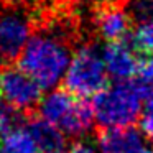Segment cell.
<instances>
[{
	"instance_id": "obj_7",
	"label": "cell",
	"mask_w": 153,
	"mask_h": 153,
	"mask_svg": "<svg viewBox=\"0 0 153 153\" xmlns=\"http://www.w3.org/2000/svg\"><path fill=\"white\" fill-rule=\"evenodd\" d=\"M96 27L100 38L110 41H125L132 33V17L123 8L120 0H107L99 7Z\"/></svg>"
},
{
	"instance_id": "obj_5",
	"label": "cell",
	"mask_w": 153,
	"mask_h": 153,
	"mask_svg": "<svg viewBox=\"0 0 153 153\" xmlns=\"http://www.w3.org/2000/svg\"><path fill=\"white\" fill-rule=\"evenodd\" d=\"M41 94L43 87L33 76L20 66H13V63L4 64V69L0 71V96L5 102L15 107L25 117H30L40 105Z\"/></svg>"
},
{
	"instance_id": "obj_16",
	"label": "cell",
	"mask_w": 153,
	"mask_h": 153,
	"mask_svg": "<svg viewBox=\"0 0 153 153\" xmlns=\"http://www.w3.org/2000/svg\"><path fill=\"white\" fill-rule=\"evenodd\" d=\"M130 15L135 22L153 18V0H130Z\"/></svg>"
},
{
	"instance_id": "obj_10",
	"label": "cell",
	"mask_w": 153,
	"mask_h": 153,
	"mask_svg": "<svg viewBox=\"0 0 153 153\" xmlns=\"http://www.w3.org/2000/svg\"><path fill=\"white\" fill-rule=\"evenodd\" d=\"M25 122H27L28 133L33 138V142L40 153H51V152L64 148L63 132L58 127H54L53 123H50L46 119L33 114V115L27 117Z\"/></svg>"
},
{
	"instance_id": "obj_18",
	"label": "cell",
	"mask_w": 153,
	"mask_h": 153,
	"mask_svg": "<svg viewBox=\"0 0 153 153\" xmlns=\"http://www.w3.org/2000/svg\"><path fill=\"white\" fill-rule=\"evenodd\" d=\"M137 153H153V152H152V150H148V148H140Z\"/></svg>"
},
{
	"instance_id": "obj_8",
	"label": "cell",
	"mask_w": 153,
	"mask_h": 153,
	"mask_svg": "<svg viewBox=\"0 0 153 153\" xmlns=\"http://www.w3.org/2000/svg\"><path fill=\"white\" fill-rule=\"evenodd\" d=\"M104 66L109 76H112L115 81L130 79L135 76L138 59L133 53L132 46L125 41H110L102 51Z\"/></svg>"
},
{
	"instance_id": "obj_13",
	"label": "cell",
	"mask_w": 153,
	"mask_h": 153,
	"mask_svg": "<svg viewBox=\"0 0 153 153\" xmlns=\"http://www.w3.org/2000/svg\"><path fill=\"white\" fill-rule=\"evenodd\" d=\"M25 119L27 117L15 107H12L5 100H0V137L15 127H20V122H23Z\"/></svg>"
},
{
	"instance_id": "obj_11",
	"label": "cell",
	"mask_w": 153,
	"mask_h": 153,
	"mask_svg": "<svg viewBox=\"0 0 153 153\" xmlns=\"http://www.w3.org/2000/svg\"><path fill=\"white\" fill-rule=\"evenodd\" d=\"M0 153H40L27 128L15 127L0 137Z\"/></svg>"
},
{
	"instance_id": "obj_2",
	"label": "cell",
	"mask_w": 153,
	"mask_h": 153,
	"mask_svg": "<svg viewBox=\"0 0 153 153\" xmlns=\"http://www.w3.org/2000/svg\"><path fill=\"white\" fill-rule=\"evenodd\" d=\"M143 91L138 82L123 79L100 89L94 94L92 110L94 120L102 128L128 127L138 119L142 110Z\"/></svg>"
},
{
	"instance_id": "obj_17",
	"label": "cell",
	"mask_w": 153,
	"mask_h": 153,
	"mask_svg": "<svg viewBox=\"0 0 153 153\" xmlns=\"http://www.w3.org/2000/svg\"><path fill=\"white\" fill-rule=\"evenodd\" d=\"M69 153H96V148L87 142H76L73 143Z\"/></svg>"
},
{
	"instance_id": "obj_3",
	"label": "cell",
	"mask_w": 153,
	"mask_h": 153,
	"mask_svg": "<svg viewBox=\"0 0 153 153\" xmlns=\"http://www.w3.org/2000/svg\"><path fill=\"white\" fill-rule=\"evenodd\" d=\"M40 115L66 133L68 137H82L92 128L94 110L87 97H77L64 87L53 91L41 99Z\"/></svg>"
},
{
	"instance_id": "obj_6",
	"label": "cell",
	"mask_w": 153,
	"mask_h": 153,
	"mask_svg": "<svg viewBox=\"0 0 153 153\" xmlns=\"http://www.w3.org/2000/svg\"><path fill=\"white\" fill-rule=\"evenodd\" d=\"M33 20L17 5L0 8V61L15 63L33 31Z\"/></svg>"
},
{
	"instance_id": "obj_4",
	"label": "cell",
	"mask_w": 153,
	"mask_h": 153,
	"mask_svg": "<svg viewBox=\"0 0 153 153\" xmlns=\"http://www.w3.org/2000/svg\"><path fill=\"white\" fill-rule=\"evenodd\" d=\"M109 84L104 59L96 46L79 48L66 68L63 87L77 97H91Z\"/></svg>"
},
{
	"instance_id": "obj_14",
	"label": "cell",
	"mask_w": 153,
	"mask_h": 153,
	"mask_svg": "<svg viewBox=\"0 0 153 153\" xmlns=\"http://www.w3.org/2000/svg\"><path fill=\"white\" fill-rule=\"evenodd\" d=\"M135 74L138 76V86L142 87L145 96L146 91L153 89V54H146L145 59L138 61Z\"/></svg>"
},
{
	"instance_id": "obj_9",
	"label": "cell",
	"mask_w": 153,
	"mask_h": 153,
	"mask_svg": "<svg viewBox=\"0 0 153 153\" xmlns=\"http://www.w3.org/2000/svg\"><path fill=\"white\" fill-rule=\"evenodd\" d=\"M97 142L102 153H137L143 148L142 135L132 125L100 128Z\"/></svg>"
},
{
	"instance_id": "obj_12",
	"label": "cell",
	"mask_w": 153,
	"mask_h": 153,
	"mask_svg": "<svg viewBox=\"0 0 153 153\" xmlns=\"http://www.w3.org/2000/svg\"><path fill=\"white\" fill-rule=\"evenodd\" d=\"M130 41L135 51L142 54H153V18L138 22L133 33H130Z\"/></svg>"
},
{
	"instance_id": "obj_15",
	"label": "cell",
	"mask_w": 153,
	"mask_h": 153,
	"mask_svg": "<svg viewBox=\"0 0 153 153\" xmlns=\"http://www.w3.org/2000/svg\"><path fill=\"white\" fill-rule=\"evenodd\" d=\"M143 100H145V105L140 115V130L148 138H153V89L146 91Z\"/></svg>"
},
{
	"instance_id": "obj_1",
	"label": "cell",
	"mask_w": 153,
	"mask_h": 153,
	"mask_svg": "<svg viewBox=\"0 0 153 153\" xmlns=\"http://www.w3.org/2000/svg\"><path fill=\"white\" fill-rule=\"evenodd\" d=\"M18 66L36 79L43 89L58 86L71 61V45L66 36L51 30H35L27 40Z\"/></svg>"
}]
</instances>
